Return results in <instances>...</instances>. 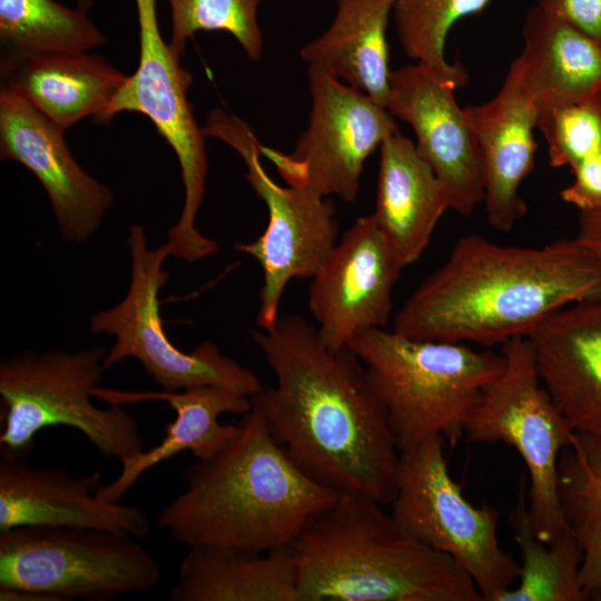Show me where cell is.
Listing matches in <instances>:
<instances>
[{
    "label": "cell",
    "instance_id": "cell-15",
    "mask_svg": "<svg viewBox=\"0 0 601 601\" xmlns=\"http://www.w3.org/2000/svg\"><path fill=\"white\" fill-rule=\"evenodd\" d=\"M402 269L373 214L358 217L311 278L308 307L321 339L339 349L362 331L384 328Z\"/></svg>",
    "mask_w": 601,
    "mask_h": 601
},
{
    "label": "cell",
    "instance_id": "cell-20",
    "mask_svg": "<svg viewBox=\"0 0 601 601\" xmlns=\"http://www.w3.org/2000/svg\"><path fill=\"white\" fill-rule=\"evenodd\" d=\"M92 396L119 406L162 401L176 413L157 445L122 459L117 477L99 486L97 495L110 502H120L147 471L183 451H190L196 459L210 457L239 431V424L220 423V415H245L252 410L249 396L220 385L194 386L178 392H128L97 386Z\"/></svg>",
    "mask_w": 601,
    "mask_h": 601
},
{
    "label": "cell",
    "instance_id": "cell-18",
    "mask_svg": "<svg viewBox=\"0 0 601 601\" xmlns=\"http://www.w3.org/2000/svg\"><path fill=\"white\" fill-rule=\"evenodd\" d=\"M480 152L487 224L510 231L525 215L520 186L534 168L539 111L512 61L499 92L463 108Z\"/></svg>",
    "mask_w": 601,
    "mask_h": 601
},
{
    "label": "cell",
    "instance_id": "cell-33",
    "mask_svg": "<svg viewBox=\"0 0 601 601\" xmlns=\"http://www.w3.org/2000/svg\"><path fill=\"white\" fill-rule=\"evenodd\" d=\"M573 180L560 193L561 198L579 211L601 205V150L579 162Z\"/></svg>",
    "mask_w": 601,
    "mask_h": 601
},
{
    "label": "cell",
    "instance_id": "cell-10",
    "mask_svg": "<svg viewBox=\"0 0 601 601\" xmlns=\"http://www.w3.org/2000/svg\"><path fill=\"white\" fill-rule=\"evenodd\" d=\"M444 442L434 436L400 452L391 514L404 531L453 558L483 601H497L518 581L520 563L500 544L499 511L473 505L451 476Z\"/></svg>",
    "mask_w": 601,
    "mask_h": 601
},
{
    "label": "cell",
    "instance_id": "cell-6",
    "mask_svg": "<svg viewBox=\"0 0 601 601\" xmlns=\"http://www.w3.org/2000/svg\"><path fill=\"white\" fill-rule=\"evenodd\" d=\"M100 346L77 352L23 351L0 363L1 456L24 460L48 427L78 430L104 455L121 461L144 450L139 425L119 405L91 401L106 371Z\"/></svg>",
    "mask_w": 601,
    "mask_h": 601
},
{
    "label": "cell",
    "instance_id": "cell-26",
    "mask_svg": "<svg viewBox=\"0 0 601 601\" xmlns=\"http://www.w3.org/2000/svg\"><path fill=\"white\" fill-rule=\"evenodd\" d=\"M510 523L520 548L518 584L497 601H582L579 572L582 548L572 528L564 529L552 542L535 536L528 516V499L522 487L510 513Z\"/></svg>",
    "mask_w": 601,
    "mask_h": 601
},
{
    "label": "cell",
    "instance_id": "cell-23",
    "mask_svg": "<svg viewBox=\"0 0 601 601\" xmlns=\"http://www.w3.org/2000/svg\"><path fill=\"white\" fill-rule=\"evenodd\" d=\"M450 209L446 189L415 144L400 131L380 146L373 216L402 267L415 263Z\"/></svg>",
    "mask_w": 601,
    "mask_h": 601
},
{
    "label": "cell",
    "instance_id": "cell-25",
    "mask_svg": "<svg viewBox=\"0 0 601 601\" xmlns=\"http://www.w3.org/2000/svg\"><path fill=\"white\" fill-rule=\"evenodd\" d=\"M395 2L337 0L331 26L300 48V59L386 107L392 71L386 32Z\"/></svg>",
    "mask_w": 601,
    "mask_h": 601
},
{
    "label": "cell",
    "instance_id": "cell-8",
    "mask_svg": "<svg viewBox=\"0 0 601 601\" xmlns=\"http://www.w3.org/2000/svg\"><path fill=\"white\" fill-rule=\"evenodd\" d=\"M205 136L219 139L243 158L245 179L265 203L268 223L264 233L235 248L255 258L263 273L256 326L268 329L279 317L286 286L294 278H312L338 242L336 208L328 197L296 186H280L260 161V142L252 127L236 116L214 109L203 127Z\"/></svg>",
    "mask_w": 601,
    "mask_h": 601
},
{
    "label": "cell",
    "instance_id": "cell-34",
    "mask_svg": "<svg viewBox=\"0 0 601 601\" xmlns=\"http://www.w3.org/2000/svg\"><path fill=\"white\" fill-rule=\"evenodd\" d=\"M601 45V0H534Z\"/></svg>",
    "mask_w": 601,
    "mask_h": 601
},
{
    "label": "cell",
    "instance_id": "cell-14",
    "mask_svg": "<svg viewBox=\"0 0 601 601\" xmlns=\"http://www.w3.org/2000/svg\"><path fill=\"white\" fill-rule=\"evenodd\" d=\"M469 75L451 76L425 63L391 71L387 110L408 124L415 148L444 185L450 209L461 216L473 214L483 203L480 152L455 90Z\"/></svg>",
    "mask_w": 601,
    "mask_h": 601
},
{
    "label": "cell",
    "instance_id": "cell-4",
    "mask_svg": "<svg viewBox=\"0 0 601 601\" xmlns=\"http://www.w3.org/2000/svg\"><path fill=\"white\" fill-rule=\"evenodd\" d=\"M382 506L342 494L289 545L302 601H483L453 558Z\"/></svg>",
    "mask_w": 601,
    "mask_h": 601
},
{
    "label": "cell",
    "instance_id": "cell-2",
    "mask_svg": "<svg viewBox=\"0 0 601 601\" xmlns=\"http://www.w3.org/2000/svg\"><path fill=\"white\" fill-rule=\"evenodd\" d=\"M601 295V259L575 238L539 247L461 237L407 297L393 331L406 337L502 346L562 308Z\"/></svg>",
    "mask_w": 601,
    "mask_h": 601
},
{
    "label": "cell",
    "instance_id": "cell-29",
    "mask_svg": "<svg viewBox=\"0 0 601 601\" xmlns=\"http://www.w3.org/2000/svg\"><path fill=\"white\" fill-rule=\"evenodd\" d=\"M167 1L171 13L169 45L178 56L198 31H225L239 42L249 60H260L263 35L257 13L263 0Z\"/></svg>",
    "mask_w": 601,
    "mask_h": 601
},
{
    "label": "cell",
    "instance_id": "cell-19",
    "mask_svg": "<svg viewBox=\"0 0 601 601\" xmlns=\"http://www.w3.org/2000/svg\"><path fill=\"white\" fill-rule=\"evenodd\" d=\"M526 338L540 380L571 428L601 439V295L562 308Z\"/></svg>",
    "mask_w": 601,
    "mask_h": 601
},
{
    "label": "cell",
    "instance_id": "cell-30",
    "mask_svg": "<svg viewBox=\"0 0 601 601\" xmlns=\"http://www.w3.org/2000/svg\"><path fill=\"white\" fill-rule=\"evenodd\" d=\"M536 128L546 142L552 167H575L601 150V105L574 104L543 111Z\"/></svg>",
    "mask_w": 601,
    "mask_h": 601
},
{
    "label": "cell",
    "instance_id": "cell-22",
    "mask_svg": "<svg viewBox=\"0 0 601 601\" xmlns=\"http://www.w3.org/2000/svg\"><path fill=\"white\" fill-rule=\"evenodd\" d=\"M513 62L539 115L574 104L601 105V45L562 18L531 7Z\"/></svg>",
    "mask_w": 601,
    "mask_h": 601
},
{
    "label": "cell",
    "instance_id": "cell-21",
    "mask_svg": "<svg viewBox=\"0 0 601 601\" xmlns=\"http://www.w3.org/2000/svg\"><path fill=\"white\" fill-rule=\"evenodd\" d=\"M1 88L38 109L63 130L90 117L100 122L128 76L87 52L1 56Z\"/></svg>",
    "mask_w": 601,
    "mask_h": 601
},
{
    "label": "cell",
    "instance_id": "cell-35",
    "mask_svg": "<svg viewBox=\"0 0 601 601\" xmlns=\"http://www.w3.org/2000/svg\"><path fill=\"white\" fill-rule=\"evenodd\" d=\"M574 238L601 259V205L579 211Z\"/></svg>",
    "mask_w": 601,
    "mask_h": 601
},
{
    "label": "cell",
    "instance_id": "cell-17",
    "mask_svg": "<svg viewBox=\"0 0 601 601\" xmlns=\"http://www.w3.org/2000/svg\"><path fill=\"white\" fill-rule=\"evenodd\" d=\"M101 473L75 476L65 469L31 466L24 460L0 462V532L18 526L108 530L138 539L151 522L138 506L97 495Z\"/></svg>",
    "mask_w": 601,
    "mask_h": 601
},
{
    "label": "cell",
    "instance_id": "cell-31",
    "mask_svg": "<svg viewBox=\"0 0 601 601\" xmlns=\"http://www.w3.org/2000/svg\"><path fill=\"white\" fill-rule=\"evenodd\" d=\"M566 520L581 548L579 579L584 593L594 598L601 593V509L577 495L561 492Z\"/></svg>",
    "mask_w": 601,
    "mask_h": 601
},
{
    "label": "cell",
    "instance_id": "cell-5",
    "mask_svg": "<svg viewBox=\"0 0 601 601\" xmlns=\"http://www.w3.org/2000/svg\"><path fill=\"white\" fill-rule=\"evenodd\" d=\"M347 347L363 364L400 452L434 436L451 444L464 437L486 386L504 367L501 352L386 327L357 333Z\"/></svg>",
    "mask_w": 601,
    "mask_h": 601
},
{
    "label": "cell",
    "instance_id": "cell-1",
    "mask_svg": "<svg viewBox=\"0 0 601 601\" xmlns=\"http://www.w3.org/2000/svg\"><path fill=\"white\" fill-rule=\"evenodd\" d=\"M252 338L275 376L250 396L290 460L337 494L391 504L400 450L358 357L334 349L297 314Z\"/></svg>",
    "mask_w": 601,
    "mask_h": 601
},
{
    "label": "cell",
    "instance_id": "cell-13",
    "mask_svg": "<svg viewBox=\"0 0 601 601\" xmlns=\"http://www.w3.org/2000/svg\"><path fill=\"white\" fill-rule=\"evenodd\" d=\"M312 109L290 154L260 144V154L289 186L354 203L366 159L400 131L393 115L328 71L308 67Z\"/></svg>",
    "mask_w": 601,
    "mask_h": 601
},
{
    "label": "cell",
    "instance_id": "cell-28",
    "mask_svg": "<svg viewBox=\"0 0 601 601\" xmlns=\"http://www.w3.org/2000/svg\"><path fill=\"white\" fill-rule=\"evenodd\" d=\"M491 1L396 0L393 16L398 41L417 62L451 76L469 75L460 61L446 60V38L457 21L481 13Z\"/></svg>",
    "mask_w": 601,
    "mask_h": 601
},
{
    "label": "cell",
    "instance_id": "cell-11",
    "mask_svg": "<svg viewBox=\"0 0 601 601\" xmlns=\"http://www.w3.org/2000/svg\"><path fill=\"white\" fill-rule=\"evenodd\" d=\"M127 244L131 259L127 294L116 306L93 314L89 322L91 333L115 337L105 356V370L134 357L162 391L220 385L249 397L256 394L263 386L257 375L224 355L217 344L205 341L186 353L165 333L158 296L169 276L164 268L173 256L169 242L150 248L144 228L132 225Z\"/></svg>",
    "mask_w": 601,
    "mask_h": 601
},
{
    "label": "cell",
    "instance_id": "cell-3",
    "mask_svg": "<svg viewBox=\"0 0 601 601\" xmlns=\"http://www.w3.org/2000/svg\"><path fill=\"white\" fill-rule=\"evenodd\" d=\"M158 526L189 548L268 551L290 545L339 496L306 475L254 407L238 433L183 475Z\"/></svg>",
    "mask_w": 601,
    "mask_h": 601
},
{
    "label": "cell",
    "instance_id": "cell-12",
    "mask_svg": "<svg viewBox=\"0 0 601 601\" xmlns=\"http://www.w3.org/2000/svg\"><path fill=\"white\" fill-rule=\"evenodd\" d=\"M139 27V62L136 71L114 98L100 122L117 114L145 115L175 151L184 187V205L177 223L168 231L173 256L197 262L218 250V244L201 235L196 226L204 203L208 161L205 135L196 121L188 90L193 75L181 67L169 42L161 37L157 0H135Z\"/></svg>",
    "mask_w": 601,
    "mask_h": 601
},
{
    "label": "cell",
    "instance_id": "cell-24",
    "mask_svg": "<svg viewBox=\"0 0 601 601\" xmlns=\"http://www.w3.org/2000/svg\"><path fill=\"white\" fill-rule=\"evenodd\" d=\"M171 601H302L288 546L256 551L227 546L189 548Z\"/></svg>",
    "mask_w": 601,
    "mask_h": 601
},
{
    "label": "cell",
    "instance_id": "cell-36",
    "mask_svg": "<svg viewBox=\"0 0 601 601\" xmlns=\"http://www.w3.org/2000/svg\"><path fill=\"white\" fill-rule=\"evenodd\" d=\"M1 601H60L57 597L35 590L0 587Z\"/></svg>",
    "mask_w": 601,
    "mask_h": 601
},
{
    "label": "cell",
    "instance_id": "cell-27",
    "mask_svg": "<svg viewBox=\"0 0 601 601\" xmlns=\"http://www.w3.org/2000/svg\"><path fill=\"white\" fill-rule=\"evenodd\" d=\"M0 40L4 53L87 52L106 37L87 17L55 0H0Z\"/></svg>",
    "mask_w": 601,
    "mask_h": 601
},
{
    "label": "cell",
    "instance_id": "cell-38",
    "mask_svg": "<svg viewBox=\"0 0 601 601\" xmlns=\"http://www.w3.org/2000/svg\"><path fill=\"white\" fill-rule=\"evenodd\" d=\"M593 599H595V600H601V593H599L598 595H595Z\"/></svg>",
    "mask_w": 601,
    "mask_h": 601
},
{
    "label": "cell",
    "instance_id": "cell-7",
    "mask_svg": "<svg viewBox=\"0 0 601 601\" xmlns=\"http://www.w3.org/2000/svg\"><path fill=\"white\" fill-rule=\"evenodd\" d=\"M504 367L485 388L465 427L475 443L502 442L529 474L528 516L535 536L552 542L569 526L560 494L559 463L574 431L543 386L531 345L516 337L501 346Z\"/></svg>",
    "mask_w": 601,
    "mask_h": 601
},
{
    "label": "cell",
    "instance_id": "cell-37",
    "mask_svg": "<svg viewBox=\"0 0 601 601\" xmlns=\"http://www.w3.org/2000/svg\"><path fill=\"white\" fill-rule=\"evenodd\" d=\"M77 1H78L79 9L82 11H87L92 4V0H77Z\"/></svg>",
    "mask_w": 601,
    "mask_h": 601
},
{
    "label": "cell",
    "instance_id": "cell-9",
    "mask_svg": "<svg viewBox=\"0 0 601 601\" xmlns=\"http://www.w3.org/2000/svg\"><path fill=\"white\" fill-rule=\"evenodd\" d=\"M138 538L108 530L18 526L0 532V587L35 590L60 601H106L147 592L161 579Z\"/></svg>",
    "mask_w": 601,
    "mask_h": 601
},
{
    "label": "cell",
    "instance_id": "cell-16",
    "mask_svg": "<svg viewBox=\"0 0 601 601\" xmlns=\"http://www.w3.org/2000/svg\"><path fill=\"white\" fill-rule=\"evenodd\" d=\"M65 130L18 93L0 91V157L24 166L43 187L63 239L85 243L114 204L111 190L76 161Z\"/></svg>",
    "mask_w": 601,
    "mask_h": 601
},
{
    "label": "cell",
    "instance_id": "cell-32",
    "mask_svg": "<svg viewBox=\"0 0 601 601\" xmlns=\"http://www.w3.org/2000/svg\"><path fill=\"white\" fill-rule=\"evenodd\" d=\"M569 449L560 457V492L601 509V439L575 432Z\"/></svg>",
    "mask_w": 601,
    "mask_h": 601
}]
</instances>
